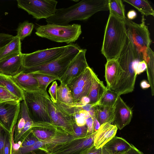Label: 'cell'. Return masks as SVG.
<instances>
[{
	"instance_id": "e575fe53",
	"label": "cell",
	"mask_w": 154,
	"mask_h": 154,
	"mask_svg": "<svg viewBox=\"0 0 154 154\" xmlns=\"http://www.w3.org/2000/svg\"><path fill=\"white\" fill-rule=\"evenodd\" d=\"M38 140L30 129L22 136L17 143L21 147H27L32 146Z\"/></svg>"
},
{
	"instance_id": "11a10c76",
	"label": "cell",
	"mask_w": 154,
	"mask_h": 154,
	"mask_svg": "<svg viewBox=\"0 0 154 154\" xmlns=\"http://www.w3.org/2000/svg\"><path fill=\"white\" fill-rule=\"evenodd\" d=\"M101 149V151L98 154H109V153L103 148L102 147Z\"/></svg>"
},
{
	"instance_id": "3957f363",
	"label": "cell",
	"mask_w": 154,
	"mask_h": 154,
	"mask_svg": "<svg viewBox=\"0 0 154 154\" xmlns=\"http://www.w3.org/2000/svg\"><path fill=\"white\" fill-rule=\"evenodd\" d=\"M127 34L123 20L109 13L101 49L107 61L116 58L124 44Z\"/></svg>"
},
{
	"instance_id": "f907efd6",
	"label": "cell",
	"mask_w": 154,
	"mask_h": 154,
	"mask_svg": "<svg viewBox=\"0 0 154 154\" xmlns=\"http://www.w3.org/2000/svg\"><path fill=\"white\" fill-rule=\"evenodd\" d=\"M79 102L83 105H85L89 103L90 100L87 96H86L82 97Z\"/></svg>"
},
{
	"instance_id": "484cf974",
	"label": "cell",
	"mask_w": 154,
	"mask_h": 154,
	"mask_svg": "<svg viewBox=\"0 0 154 154\" xmlns=\"http://www.w3.org/2000/svg\"><path fill=\"white\" fill-rule=\"evenodd\" d=\"M0 86L2 87L22 101L24 100V92L10 77L0 74Z\"/></svg>"
},
{
	"instance_id": "5bb4252c",
	"label": "cell",
	"mask_w": 154,
	"mask_h": 154,
	"mask_svg": "<svg viewBox=\"0 0 154 154\" xmlns=\"http://www.w3.org/2000/svg\"><path fill=\"white\" fill-rule=\"evenodd\" d=\"M47 106L51 123L75 136L73 126L75 122L74 118L68 115L53 103L50 97L48 99Z\"/></svg>"
},
{
	"instance_id": "f6af8a7d",
	"label": "cell",
	"mask_w": 154,
	"mask_h": 154,
	"mask_svg": "<svg viewBox=\"0 0 154 154\" xmlns=\"http://www.w3.org/2000/svg\"><path fill=\"white\" fill-rule=\"evenodd\" d=\"M86 125L87 127L88 135L93 133V120L91 117L86 119Z\"/></svg>"
},
{
	"instance_id": "7bdbcfd3",
	"label": "cell",
	"mask_w": 154,
	"mask_h": 154,
	"mask_svg": "<svg viewBox=\"0 0 154 154\" xmlns=\"http://www.w3.org/2000/svg\"><path fill=\"white\" fill-rule=\"evenodd\" d=\"M74 117L76 125L79 126H83L86 125V119L80 116L79 112L76 113Z\"/></svg>"
},
{
	"instance_id": "6da1fadb",
	"label": "cell",
	"mask_w": 154,
	"mask_h": 154,
	"mask_svg": "<svg viewBox=\"0 0 154 154\" xmlns=\"http://www.w3.org/2000/svg\"><path fill=\"white\" fill-rule=\"evenodd\" d=\"M127 32L124 44L116 59L123 72L120 75L115 86L111 89L119 96L133 91L137 75L135 66L138 61L133 42L127 29Z\"/></svg>"
},
{
	"instance_id": "4316f807",
	"label": "cell",
	"mask_w": 154,
	"mask_h": 154,
	"mask_svg": "<svg viewBox=\"0 0 154 154\" xmlns=\"http://www.w3.org/2000/svg\"><path fill=\"white\" fill-rule=\"evenodd\" d=\"M21 40L16 36H14L8 44L0 47V60L9 55L21 52Z\"/></svg>"
},
{
	"instance_id": "f5cc1de1",
	"label": "cell",
	"mask_w": 154,
	"mask_h": 154,
	"mask_svg": "<svg viewBox=\"0 0 154 154\" xmlns=\"http://www.w3.org/2000/svg\"><path fill=\"white\" fill-rule=\"evenodd\" d=\"M94 106L88 112L90 117L92 119L96 117V111Z\"/></svg>"
},
{
	"instance_id": "d4e9b609",
	"label": "cell",
	"mask_w": 154,
	"mask_h": 154,
	"mask_svg": "<svg viewBox=\"0 0 154 154\" xmlns=\"http://www.w3.org/2000/svg\"><path fill=\"white\" fill-rule=\"evenodd\" d=\"M94 107L96 111V117L100 125L106 123L110 124L113 123L114 106L97 104Z\"/></svg>"
},
{
	"instance_id": "60d3db41",
	"label": "cell",
	"mask_w": 154,
	"mask_h": 154,
	"mask_svg": "<svg viewBox=\"0 0 154 154\" xmlns=\"http://www.w3.org/2000/svg\"><path fill=\"white\" fill-rule=\"evenodd\" d=\"M146 64L145 60L137 61L135 66V71L136 74H139L146 69Z\"/></svg>"
},
{
	"instance_id": "52a82bcc",
	"label": "cell",
	"mask_w": 154,
	"mask_h": 154,
	"mask_svg": "<svg viewBox=\"0 0 154 154\" xmlns=\"http://www.w3.org/2000/svg\"><path fill=\"white\" fill-rule=\"evenodd\" d=\"M24 100L30 117L33 122H51L48 113V99L50 97L47 91L42 90L34 91H23Z\"/></svg>"
},
{
	"instance_id": "9f6ffc18",
	"label": "cell",
	"mask_w": 154,
	"mask_h": 154,
	"mask_svg": "<svg viewBox=\"0 0 154 154\" xmlns=\"http://www.w3.org/2000/svg\"><path fill=\"white\" fill-rule=\"evenodd\" d=\"M4 128L0 124V133L2 130L4 129Z\"/></svg>"
},
{
	"instance_id": "f35d334b",
	"label": "cell",
	"mask_w": 154,
	"mask_h": 154,
	"mask_svg": "<svg viewBox=\"0 0 154 154\" xmlns=\"http://www.w3.org/2000/svg\"><path fill=\"white\" fill-rule=\"evenodd\" d=\"M58 84L56 81L53 82L48 91L50 96V99L54 103L57 101V90Z\"/></svg>"
},
{
	"instance_id": "5b68a950",
	"label": "cell",
	"mask_w": 154,
	"mask_h": 154,
	"mask_svg": "<svg viewBox=\"0 0 154 154\" xmlns=\"http://www.w3.org/2000/svg\"><path fill=\"white\" fill-rule=\"evenodd\" d=\"M37 36L58 42L70 44L76 41L82 33L81 25L77 24L61 25L47 24L36 28Z\"/></svg>"
},
{
	"instance_id": "8d00e7d4",
	"label": "cell",
	"mask_w": 154,
	"mask_h": 154,
	"mask_svg": "<svg viewBox=\"0 0 154 154\" xmlns=\"http://www.w3.org/2000/svg\"><path fill=\"white\" fill-rule=\"evenodd\" d=\"M73 129L75 135L79 138H83L86 137L88 135V128L86 125L81 126H78L75 122L73 125Z\"/></svg>"
},
{
	"instance_id": "cb8c5ba5",
	"label": "cell",
	"mask_w": 154,
	"mask_h": 154,
	"mask_svg": "<svg viewBox=\"0 0 154 154\" xmlns=\"http://www.w3.org/2000/svg\"><path fill=\"white\" fill-rule=\"evenodd\" d=\"M107 88L95 73L92 84L88 95L90 100V104H95L100 100Z\"/></svg>"
},
{
	"instance_id": "7c38bea8",
	"label": "cell",
	"mask_w": 154,
	"mask_h": 154,
	"mask_svg": "<svg viewBox=\"0 0 154 154\" xmlns=\"http://www.w3.org/2000/svg\"><path fill=\"white\" fill-rule=\"evenodd\" d=\"M79 138L72 135L66 131H64L58 133L47 139L39 140L32 146L20 147L19 150L21 154H26L37 150L42 151L48 154L54 146Z\"/></svg>"
},
{
	"instance_id": "44dd1931",
	"label": "cell",
	"mask_w": 154,
	"mask_h": 154,
	"mask_svg": "<svg viewBox=\"0 0 154 154\" xmlns=\"http://www.w3.org/2000/svg\"><path fill=\"white\" fill-rule=\"evenodd\" d=\"M11 78L23 91H34L40 89L38 82L32 73L24 72L21 71L18 74Z\"/></svg>"
},
{
	"instance_id": "9c48e42d",
	"label": "cell",
	"mask_w": 154,
	"mask_h": 154,
	"mask_svg": "<svg viewBox=\"0 0 154 154\" xmlns=\"http://www.w3.org/2000/svg\"><path fill=\"white\" fill-rule=\"evenodd\" d=\"M18 7L37 20L47 19L55 13L57 2L53 0H17Z\"/></svg>"
},
{
	"instance_id": "8fae6325",
	"label": "cell",
	"mask_w": 154,
	"mask_h": 154,
	"mask_svg": "<svg viewBox=\"0 0 154 154\" xmlns=\"http://www.w3.org/2000/svg\"><path fill=\"white\" fill-rule=\"evenodd\" d=\"M97 131L85 137L75 139L56 146L47 154H81L94 145V137Z\"/></svg>"
},
{
	"instance_id": "74e56055",
	"label": "cell",
	"mask_w": 154,
	"mask_h": 154,
	"mask_svg": "<svg viewBox=\"0 0 154 154\" xmlns=\"http://www.w3.org/2000/svg\"><path fill=\"white\" fill-rule=\"evenodd\" d=\"M12 133L6 131L3 154H11Z\"/></svg>"
},
{
	"instance_id": "ffe728a7",
	"label": "cell",
	"mask_w": 154,
	"mask_h": 154,
	"mask_svg": "<svg viewBox=\"0 0 154 154\" xmlns=\"http://www.w3.org/2000/svg\"><path fill=\"white\" fill-rule=\"evenodd\" d=\"M118 128L116 125L108 123L100 125L94 137V145L97 149L102 148L116 136Z\"/></svg>"
},
{
	"instance_id": "c3c4849f",
	"label": "cell",
	"mask_w": 154,
	"mask_h": 154,
	"mask_svg": "<svg viewBox=\"0 0 154 154\" xmlns=\"http://www.w3.org/2000/svg\"><path fill=\"white\" fill-rule=\"evenodd\" d=\"M137 16V13L134 10L129 11L127 14V18L130 20L135 19Z\"/></svg>"
},
{
	"instance_id": "7402d4cb",
	"label": "cell",
	"mask_w": 154,
	"mask_h": 154,
	"mask_svg": "<svg viewBox=\"0 0 154 154\" xmlns=\"http://www.w3.org/2000/svg\"><path fill=\"white\" fill-rule=\"evenodd\" d=\"M123 71L116 59L108 60L105 65L106 88L111 90L116 85Z\"/></svg>"
},
{
	"instance_id": "8992f818",
	"label": "cell",
	"mask_w": 154,
	"mask_h": 154,
	"mask_svg": "<svg viewBox=\"0 0 154 154\" xmlns=\"http://www.w3.org/2000/svg\"><path fill=\"white\" fill-rule=\"evenodd\" d=\"M143 17L142 22L140 24L134 23L126 17L123 20L131 36L138 61H145L147 49L150 47L151 42L143 15Z\"/></svg>"
},
{
	"instance_id": "681fc988",
	"label": "cell",
	"mask_w": 154,
	"mask_h": 154,
	"mask_svg": "<svg viewBox=\"0 0 154 154\" xmlns=\"http://www.w3.org/2000/svg\"><path fill=\"white\" fill-rule=\"evenodd\" d=\"M79 113L81 116L83 117L86 119L90 117L88 112L84 110H80Z\"/></svg>"
},
{
	"instance_id": "bcb514c9",
	"label": "cell",
	"mask_w": 154,
	"mask_h": 154,
	"mask_svg": "<svg viewBox=\"0 0 154 154\" xmlns=\"http://www.w3.org/2000/svg\"><path fill=\"white\" fill-rule=\"evenodd\" d=\"M123 154H144L143 152L137 149L133 144H131L130 149Z\"/></svg>"
},
{
	"instance_id": "277c9868",
	"label": "cell",
	"mask_w": 154,
	"mask_h": 154,
	"mask_svg": "<svg viewBox=\"0 0 154 154\" xmlns=\"http://www.w3.org/2000/svg\"><path fill=\"white\" fill-rule=\"evenodd\" d=\"M81 49L76 44H69L63 54L57 59L45 64L23 71L26 73L53 76L60 80Z\"/></svg>"
},
{
	"instance_id": "d6986e66",
	"label": "cell",
	"mask_w": 154,
	"mask_h": 154,
	"mask_svg": "<svg viewBox=\"0 0 154 154\" xmlns=\"http://www.w3.org/2000/svg\"><path fill=\"white\" fill-rule=\"evenodd\" d=\"M30 130L39 140L47 139L58 133L66 131L51 122H34Z\"/></svg>"
},
{
	"instance_id": "d6a6232c",
	"label": "cell",
	"mask_w": 154,
	"mask_h": 154,
	"mask_svg": "<svg viewBox=\"0 0 154 154\" xmlns=\"http://www.w3.org/2000/svg\"><path fill=\"white\" fill-rule=\"evenodd\" d=\"M34 27V24L27 21L20 23L17 29L16 36L19 38L21 41L23 40L31 34Z\"/></svg>"
},
{
	"instance_id": "f546056e",
	"label": "cell",
	"mask_w": 154,
	"mask_h": 154,
	"mask_svg": "<svg viewBox=\"0 0 154 154\" xmlns=\"http://www.w3.org/2000/svg\"><path fill=\"white\" fill-rule=\"evenodd\" d=\"M108 6L110 13L123 20L125 16L124 5L121 0H109Z\"/></svg>"
},
{
	"instance_id": "603a6c76",
	"label": "cell",
	"mask_w": 154,
	"mask_h": 154,
	"mask_svg": "<svg viewBox=\"0 0 154 154\" xmlns=\"http://www.w3.org/2000/svg\"><path fill=\"white\" fill-rule=\"evenodd\" d=\"M131 144L121 137L115 136L102 147L109 154H123L130 148Z\"/></svg>"
},
{
	"instance_id": "7dc6e473",
	"label": "cell",
	"mask_w": 154,
	"mask_h": 154,
	"mask_svg": "<svg viewBox=\"0 0 154 154\" xmlns=\"http://www.w3.org/2000/svg\"><path fill=\"white\" fill-rule=\"evenodd\" d=\"M93 133L97 132L99 129L100 125L96 117L93 119Z\"/></svg>"
},
{
	"instance_id": "4fadbf2b",
	"label": "cell",
	"mask_w": 154,
	"mask_h": 154,
	"mask_svg": "<svg viewBox=\"0 0 154 154\" xmlns=\"http://www.w3.org/2000/svg\"><path fill=\"white\" fill-rule=\"evenodd\" d=\"M20 102L11 101L0 103V124L10 133L17 124Z\"/></svg>"
},
{
	"instance_id": "e0dca14e",
	"label": "cell",
	"mask_w": 154,
	"mask_h": 154,
	"mask_svg": "<svg viewBox=\"0 0 154 154\" xmlns=\"http://www.w3.org/2000/svg\"><path fill=\"white\" fill-rule=\"evenodd\" d=\"M22 53L14 54L0 60V74L12 77L23 71Z\"/></svg>"
},
{
	"instance_id": "ac0fdd59",
	"label": "cell",
	"mask_w": 154,
	"mask_h": 154,
	"mask_svg": "<svg viewBox=\"0 0 154 154\" xmlns=\"http://www.w3.org/2000/svg\"><path fill=\"white\" fill-rule=\"evenodd\" d=\"M33 123L29 117L25 103L23 100L20 102L19 116L14 130V143H18L22 136L31 128Z\"/></svg>"
},
{
	"instance_id": "db71d44e",
	"label": "cell",
	"mask_w": 154,
	"mask_h": 154,
	"mask_svg": "<svg viewBox=\"0 0 154 154\" xmlns=\"http://www.w3.org/2000/svg\"><path fill=\"white\" fill-rule=\"evenodd\" d=\"M26 154H47L45 152L42 151V152H35L34 151L31 152Z\"/></svg>"
},
{
	"instance_id": "83f0119b",
	"label": "cell",
	"mask_w": 154,
	"mask_h": 154,
	"mask_svg": "<svg viewBox=\"0 0 154 154\" xmlns=\"http://www.w3.org/2000/svg\"><path fill=\"white\" fill-rule=\"evenodd\" d=\"M145 62L146 64V72L148 79L151 87L152 96L154 94V53L150 47L147 49Z\"/></svg>"
},
{
	"instance_id": "ee69618b",
	"label": "cell",
	"mask_w": 154,
	"mask_h": 154,
	"mask_svg": "<svg viewBox=\"0 0 154 154\" xmlns=\"http://www.w3.org/2000/svg\"><path fill=\"white\" fill-rule=\"evenodd\" d=\"M102 150L101 148L97 149L94 145L84 151L81 154H98Z\"/></svg>"
},
{
	"instance_id": "1f68e13d",
	"label": "cell",
	"mask_w": 154,
	"mask_h": 154,
	"mask_svg": "<svg viewBox=\"0 0 154 154\" xmlns=\"http://www.w3.org/2000/svg\"><path fill=\"white\" fill-rule=\"evenodd\" d=\"M119 96L116 92L107 89L97 104L113 107Z\"/></svg>"
},
{
	"instance_id": "ab89813d",
	"label": "cell",
	"mask_w": 154,
	"mask_h": 154,
	"mask_svg": "<svg viewBox=\"0 0 154 154\" xmlns=\"http://www.w3.org/2000/svg\"><path fill=\"white\" fill-rule=\"evenodd\" d=\"M14 36L8 34L0 33V47L5 45L13 38Z\"/></svg>"
},
{
	"instance_id": "ba28073f",
	"label": "cell",
	"mask_w": 154,
	"mask_h": 154,
	"mask_svg": "<svg viewBox=\"0 0 154 154\" xmlns=\"http://www.w3.org/2000/svg\"><path fill=\"white\" fill-rule=\"evenodd\" d=\"M68 45L39 50L29 54L22 53L23 70L44 65L59 57Z\"/></svg>"
},
{
	"instance_id": "f1b7e54d",
	"label": "cell",
	"mask_w": 154,
	"mask_h": 154,
	"mask_svg": "<svg viewBox=\"0 0 154 154\" xmlns=\"http://www.w3.org/2000/svg\"><path fill=\"white\" fill-rule=\"evenodd\" d=\"M123 1L134 7L143 15L154 16V11L147 0H123Z\"/></svg>"
},
{
	"instance_id": "7a4b0ae2",
	"label": "cell",
	"mask_w": 154,
	"mask_h": 154,
	"mask_svg": "<svg viewBox=\"0 0 154 154\" xmlns=\"http://www.w3.org/2000/svg\"><path fill=\"white\" fill-rule=\"evenodd\" d=\"M109 0H82L67 8L57 9L54 15L46 19L47 24L61 25L75 20H87L96 13L109 10Z\"/></svg>"
},
{
	"instance_id": "2e32d148",
	"label": "cell",
	"mask_w": 154,
	"mask_h": 154,
	"mask_svg": "<svg viewBox=\"0 0 154 154\" xmlns=\"http://www.w3.org/2000/svg\"><path fill=\"white\" fill-rule=\"evenodd\" d=\"M132 114L131 108L119 96L114 106L113 125L118 129H122L129 124Z\"/></svg>"
},
{
	"instance_id": "9a60e30c",
	"label": "cell",
	"mask_w": 154,
	"mask_h": 154,
	"mask_svg": "<svg viewBox=\"0 0 154 154\" xmlns=\"http://www.w3.org/2000/svg\"><path fill=\"white\" fill-rule=\"evenodd\" d=\"M86 49H81L68 66L65 73L59 81L60 83L68 84L81 74L88 66L85 57Z\"/></svg>"
},
{
	"instance_id": "30bf717a",
	"label": "cell",
	"mask_w": 154,
	"mask_h": 154,
	"mask_svg": "<svg viewBox=\"0 0 154 154\" xmlns=\"http://www.w3.org/2000/svg\"><path fill=\"white\" fill-rule=\"evenodd\" d=\"M95 73L89 66L67 85L71 91L74 103L79 102L82 97L88 96Z\"/></svg>"
},
{
	"instance_id": "4dcf8cb0",
	"label": "cell",
	"mask_w": 154,
	"mask_h": 154,
	"mask_svg": "<svg viewBox=\"0 0 154 154\" xmlns=\"http://www.w3.org/2000/svg\"><path fill=\"white\" fill-rule=\"evenodd\" d=\"M57 100L65 103L71 104L74 103L71 91L67 85L60 83V85L58 86Z\"/></svg>"
},
{
	"instance_id": "836d02e7",
	"label": "cell",
	"mask_w": 154,
	"mask_h": 154,
	"mask_svg": "<svg viewBox=\"0 0 154 154\" xmlns=\"http://www.w3.org/2000/svg\"><path fill=\"white\" fill-rule=\"evenodd\" d=\"M34 78L37 80L39 88L42 90L46 91L49 85L55 80H59L57 77L53 76L39 74H33Z\"/></svg>"
},
{
	"instance_id": "b9f144b4",
	"label": "cell",
	"mask_w": 154,
	"mask_h": 154,
	"mask_svg": "<svg viewBox=\"0 0 154 154\" xmlns=\"http://www.w3.org/2000/svg\"><path fill=\"white\" fill-rule=\"evenodd\" d=\"M7 130L4 128L0 133V154H3Z\"/></svg>"
},
{
	"instance_id": "d590c367",
	"label": "cell",
	"mask_w": 154,
	"mask_h": 154,
	"mask_svg": "<svg viewBox=\"0 0 154 154\" xmlns=\"http://www.w3.org/2000/svg\"><path fill=\"white\" fill-rule=\"evenodd\" d=\"M11 101H20L17 97L9 91L0 86V103Z\"/></svg>"
},
{
	"instance_id": "816d5d0a",
	"label": "cell",
	"mask_w": 154,
	"mask_h": 154,
	"mask_svg": "<svg viewBox=\"0 0 154 154\" xmlns=\"http://www.w3.org/2000/svg\"><path fill=\"white\" fill-rule=\"evenodd\" d=\"M140 85L141 88L143 89L148 88L150 87L149 84L145 80L142 81L140 83Z\"/></svg>"
}]
</instances>
